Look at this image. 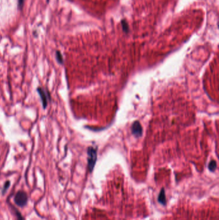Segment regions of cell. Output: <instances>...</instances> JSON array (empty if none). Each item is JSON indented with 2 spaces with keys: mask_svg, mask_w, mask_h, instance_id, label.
<instances>
[{
  "mask_svg": "<svg viewBox=\"0 0 219 220\" xmlns=\"http://www.w3.org/2000/svg\"><path fill=\"white\" fill-rule=\"evenodd\" d=\"M88 169L90 172L92 171L95 167V165L96 161V151L93 148V147H89L88 149Z\"/></svg>",
  "mask_w": 219,
  "mask_h": 220,
  "instance_id": "1",
  "label": "cell"
},
{
  "mask_svg": "<svg viewBox=\"0 0 219 220\" xmlns=\"http://www.w3.org/2000/svg\"><path fill=\"white\" fill-rule=\"evenodd\" d=\"M27 201H28V196L25 191H19L14 196L15 203L19 207H25L27 203Z\"/></svg>",
  "mask_w": 219,
  "mask_h": 220,
  "instance_id": "2",
  "label": "cell"
},
{
  "mask_svg": "<svg viewBox=\"0 0 219 220\" xmlns=\"http://www.w3.org/2000/svg\"><path fill=\"white\" fill-rule=\"evenodd\" d=\"M132 129V133L133 134H134L135 136L137 137H140L142 134V127L141 126L140 123L138 121H136L132 126L131 127Z\"/></svg>",
  "mask_w": 219,
  "mask_h": 220,
  "instance_id": "3",
  "label": "cell"
},
{
  "mask_svg": "<svg viewBox=\"0 0 219 220\" xmlns=\"http://www.w3.org/2000/svg\"><path fill=\"white\" fill-rule=\"evenodd\" d=\"M37 91L38 92L39 95L41 99V102L42 104V107H43L44 109L46 108L47 107V104H48V99H47V96L45 91H44L43 89L40 87H38L37 88Z\"/></svg>",
  "mask_w": 219,
  "mask_h": 220,
  "instance_id": "4",
  "label": "cell"
},
{
  "mask_svg": "<svg viewBox=\"0 0 219 220\" xmlns=\"http://www.w3.org/2000/svg\"><path fill=\"white\" fill-rule=\"evenodd\" d=\"M158 202L160 203L163 205H166V195H165V189L162 188L161 189L159 194L158 197Z\"/></svg>",
  "mask_w": 219,
  "mask_h": 220,
  "instance_id": "5",
  "label": "cell"
},
{
  "mask_svg": "<svg viewBox=\"0 0 219 220\" xmlns=\"http://www.w3.org/2000/svg\"><path fill=\"white\" fill-rule=\"evenodd\" d=\"M121 25H122V28L123 32L126 34H128L129 32V26H128V23L126 19H123L121 21Z\"/></svg>",
  "mask_w": 219,
  "mask_h": 220,
  "instance_id": "6",
  "label": "cell"
},
{
  "mask_svg": "<svg viewBox=\"0 0 219 220\" xmlns=\"http://www.w3.org/2000/svg\"><path fill=\"white\" fill-rule=\"evenodd\" d=\"M217 168V162L215 160H212L209 164L208 165V169L210 171L213 172L215 171V169Z\"/></svg>",
  "mask_w": 219,
  "mask_h": 220,
  "instance_id": "7",
  "label": "cell"
},
{
  "mask_svg": "<svg viewBox=\"0 0 219 220\" xmlns=\"http://www.w3.org/2000/svg\"><path fill=\"white\" fill-rule=\"evenodd\" d=\"M56 58L58 63L61 64H63V57H62L61 52L58 51H58H56Z\"/></svg>",
  "mask_w": 219,
  "mask_h": 220,
  "instance_id": "8",
  "label": "cell"
},
{
  "mask_svg": "<svg viewBox=\"0 0 219 220\" xmlns=\"http://www.w3.org/2000/svg\"><path fill=\"white\" fill-rule=\"evenodd\" d=\"M14 208V212L15 213V216H16V217H17V220H25L24 218L23 217V216H22L21 212H19L18 209H16L15 208Z\"/></svg>",
  "mask_w": 219,
  "mask_h": 220,
  "instance_id": "9",
  "label": "cell"
},
{
  "mask_svg": "<svg viewBox=\"0 0 219 220\" xmlns=\"http://www.w3.org/2000/svg\"><path fill=\"white\" fill-rule=\"evenodd\" d=\"M10 181H7L5 183V185H4L3 188V194H4V193L6 192L7 189H9V187H10Z\"/></svg>",
  "mask_w": 219,
  "mask_h": 220,
  "instance_id": "10",
  "label": "cell"
},
{
  "mask_svg": "<svg viewBox=\"0 0 219 220\" xmlns=\"http://www.w3.org/2000/svg\"><path fill=\"white\" fill-rule=\"evenodd\" d=\"M24 1L25 0H19V2H18V7L19 9H22L23 7V3H24Z\"/></svg>",
  "mask_w": 219,
  "mask_h": 220,
  "instance_id": "11",
  "label": "cell"
}]
</instances>
